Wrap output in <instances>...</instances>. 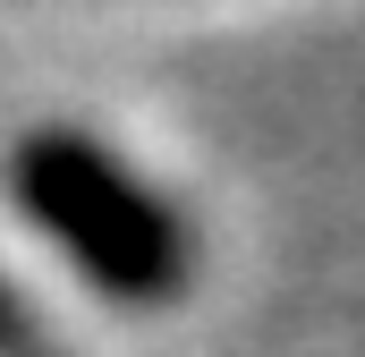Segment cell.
<instances>
[{
    "label": "cell",
    "instance_id": "obj_1",
    "mask_svg": "<svg viewBox=\"0 0 365 357\" xmlns=\"http://www.w3.org/2000/svg\"><path fill=\"white\" fill-rule=\"evenodd\" d=\"M9 187L26 204L34 230H51L68 247V264L86 272L102 298L119 306H162L187 289V221L128 171L119 154H102L77 128H43L17 145Z\"/></svg>",
    "mask_w": 365,
    "mask_h": 357
},
{
    "label": "cell",
    "instance_id": "obj_2",
    "mask_svg": "<svg viewBox=\"0 0 365 357\" xmlns=\"http://www.w3.org/2000/svg\"><path fill=\"white\" fill-rule=\"evenodd\" d=\"M26 341V306H17V289L0 281V349H17Z\"/></svg>",
    "mask_w": 365,
    "mask_h": 357
}]
</instances>
